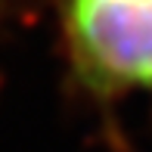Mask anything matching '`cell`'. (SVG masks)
Returning <instances> with one entry per match:
<instances>
[{"mask_svg":"<svg viewBox=\"0 0 152 152\" xmlns=\"http://www.w3.org/2000/svg\"><path fill=\"white\" fill-rule=\"evenodd\" d=\"M78 84L96 99L152 90V0H59Z\"/></svg>","mask_w":152,"mask_h":152,"instance_id":"1","label":"cell"}]
</instances>
